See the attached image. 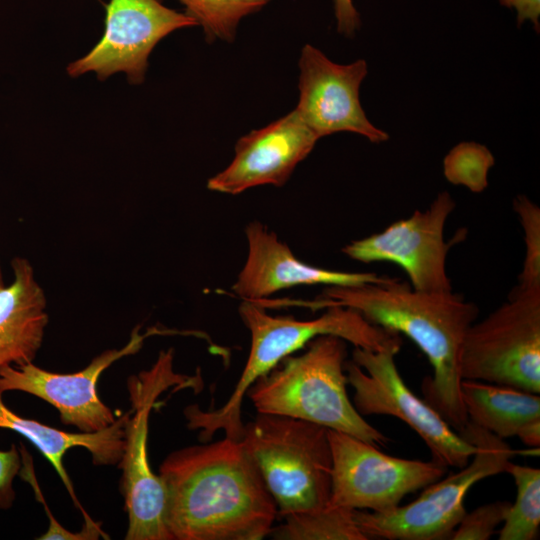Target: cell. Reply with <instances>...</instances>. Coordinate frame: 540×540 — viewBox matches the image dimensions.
Listing matches in <instances>:
<instances>
[{
	"label": "cell",
	"mask_w": 540,
	"mask_h": 540,
	"mask_svg": "<svg viewBox=\"0 0 540 540\" xmlns=\"http://www.w3.org/2000/svg\"><path fill=\"white\" fill-rule=\"evenodd\" d=\"M337 30L344 36H352L360 27V15L352 0H334Z\"/></svg>",
	"instance_id": "83f0119b"
},
{
	"label": "cell",
	"mask_w": 540,
	"mask_h": 540,
	"mask_svg": "<svg viewBox=\"0 0 540 540\" xmlns=\"http://www.w3.org/2000/svg\"><path fill=\"white\" fill-rule=\"evenodd\" d=\"M13 281L0 289V368L33 362L48 324L47 299L31 263L11 261Z\"/></svg>",
	"instance_id": "e0dca14e"
},
{
	"label": "cell",
	"mask_w": 540,
	"mask_h": 540,
	"mask_svg": "<svg viewBox=\"0 0 540 540\" xmlns=\"http://www.w3.org/2000/svg\"><path fill=\"white\" fill-rule=\"evenodd\" d=\"M323 310L317 318L299 320L292 316L270 315L256 302L242 300L238 312L251 338L244 369L232 394L221 407L207 411L197 405L185 408L187 427L198 430L202 441L211 440L220 430L226 437L240 441L244 429L242 402L250 386L316 337L332 335L354 347L372 351L402 344L398 333L369 322L353 309L334 305Z\"/></svg>",
	"instance_id": "3957f363"
},
{
	"label": "cell",
	"mask_w": 540,
	"mask_h": 540,
	"mask_svg": "<svg viewBox=\"0 0 540 540\" xmlns=\"http://www.w3.org/2000/svg\"><path fill=\"white\" fill-rule=\"evenodd\" d=\"M355 510L326 506L281 517L270 535L278 540H367L355 521Z\"/></svg>",
	"instance_id": "ffe728a7"
},
{
	"label": "cell",
	"mask_w": 540,
	"mask_h": 540,
	"mask_svg": "<svg viewBox=\"0 0 540 540\" xmlns=\"http://www.w3.org/2000/svg\"><path fill=\"white\" fill-rule=\"evenodd\" d=\"M462 380L540 393V287L516 285L508 299L468 328Z\"/></svg>",
	"instance_id": "ba28073f"
},
{
	"label": "cell",
	"mask_w": 540,
	"mask_h": 540,
	"mask_svg": "<svg viewBox=\"0 0 540 540\" xmlns=\"http://www.w3.org/2000/svg\"><path fill=\"white\" fill-rule=\"evenodd\" d=\"M332 454L329 504L388 512L403 498L442 478L447 467L434 461L399 458L347 433L328 429Z\"/></svg>",
	"instance_id": "30bf717a"
},
{
	"label": "cell",
	"mask_w": 540,
	"mask_h": 540,
	"mask_svg": "<svg viewBox=\"0 0 540 540\" xmlns=\"http://www.w3.org/2000/svg\"><path fill=\"white\" fill-rule=\"evenodd\" d=\"M21 454L23 459V465L21 472H23V477L28 481L35 492L36 498L39 502L42 503L46 514L49 519V526L45 533H43L38 539L40 540H89V539H98L100 536L107 535L102 531L100 523L94 522L91 518L85 519L84 526L79 532H72L64 528L50 513V510L45 502L44 496L40 490V487L36 481L34 469L32 466V460L27 453L24 447L21 448Z\"/></svg>",
	"instance_id": "484cf974"
},
{
	"label": "cell",
	"mask_w": 540,
	"mask_h": 540,
	"mask_svg": "<svg viewBox=\"0 0 540 540\" xmlns=\"http://www.w3.org/2000/svg\"><path fill=\"white\" fill-rule=\"evenodd\" d=\"M494 162V156L486 146L461 142L445 156L444 176L454 185H463L479 193L488 185V173Z\"/></svg>",
	"instance_id": "603a6c76"
},
{
	"label": "cell",
	"mask_w": 540,
	"mask_h": 540,
	"mask_svg": "<svg viewBox=\"0 0 540 540\" xmlns=\"http://www.w3.org/2000/svg\"><path fill=\"white\" fill-rule=\"evenodd\" d=\"M524 232L525 258L518 284L522 287H540V209L526 196L513 201Z\"/></svg>",
	"instance_id": "cb8c5ba5"
},
{
	"label": "cell",
	"mask_w": 540,
	"mask_h": 540,
	"mask_svg": "<svg viewBox=\"0 0 540 540\" xmlns=\"http://www.w3.org/2000/svg\"><path fill=\"white\" fill-rule=\"evenodd\" d=\"M461 399L468 421L501 439L540 422L539 394L515 387L463 379Z\"/></svg>",
	"instance_id": "d6986e66"
},
{
	"label": "cell",
	"mask_w": 540,
	"mask_h": 540,
	"mask_svg": "<svg viewBox=\"0 0 540 540\" xmlns=\"http://www.w3.org/2000/svg\"><path fill=\"white\" fill-rule=\"evenodd\" d=\"M319 139L293 109L240 137L232 161L208 180L207 188L237 195L261 185L283 186Z\"/></svg>",
	"instance_id": "9a60e30c"
},
{
	"label": "cell",
	"mask_w": 540,
	"mask_h": 540,
	"mask_svg": "<svg viewBox=\"0 0 540 540\" xmlns=\"http://www.w3.org/2000/svg\"><path fill=\"white\" fill-rule=\"evenodd\" d=\"M2 395L3 393L0 392V428L22 435L41 452L57 472L76 507L81 510L84 518H88L89 515L80 505L64 467L65 453L70 449L81 447L91 454L95 465H118L124 451L130 412L127 411L118 416L112 425L103 430L92 433L80 431L71 433L13 412L5 405Z\"/></svg>",
	"instance_id": "ac0fdd59"
},
{
	"label": "cell",
	"mask_w": 540,
	"mask_h": 540,
	"mask_svg": "<svg viewBox=\"0 0 540 540\" xmlns=\"http://www.w3.org/2000/svg\"><path fill=\"white\" fill-rule=\"evenodd\" d=\"M475 446L459 471L425 487L412 502L385 512L355 510V521L367 539H451L466 513L464 500L477 482L502 472L516 451L494 434L468 421L459 433Z\"/></svg>",
	"instance_id": "8992f818"
},
{
	"label": "cell",
	"mask_w": 540,
	"mask_h": 540,
	"mask_svg": "<svg viewBox=\"0 0 540 540\" xmlns=\"http://www.w3.org/2000/svg\"><path fill=\"white\" fill-rule=\"evenodd\" d=\"M194 26L193 18L160 0H110L102 38L86 55L71 62L67 73L79 77L94 72L104 80L123 72L130 84H141L158 42L176 30Z\"/></svg>",
	"instance_id": "8fae6325"
},
{
	"label": "cell",
	"mask_w": 540,
	"mask_h": 540,
	"mask_svg": "<svg viewBox=\"0 0 540 540\" xmlns=\"http://www.w3.org/2000/svg\"><path fill=\"white\" fill-rule=\"evenodd\" d=\"M197 382H201L199 376L175 372L172 348L160 351L149 369L128 378L131 409L117 465L122 471L121 492L128 516L126 540H172L165 524L164 486L149 461V418L163 392L173 386H197Z\"/></svg>",
	"instance_id": "52a82bcc"
},
{
	"label": "cell",
	"mask_w": 540,
	"mask_h": 540,
	"mask_svg": "<svg viewBox=\"0 0 540 540\" xmlns=\"http://www.w3.org/2000/svg\"><path fill=\"white\" fill-rule=\"evenodd\" d=\"M455 206L451 195L443 191L426 210H417L381 232L354 240L342 252L362 263L389 262L400 266L416 290L451 291L446 269L450 244L444 240V227Z\"/></svg>",
	"instance_id": "7c38bea8"
},
{
	"label": "cell",
	"mask_w": 540,
	"mask_h": 540,
	"mask_svg": "<svg viewBox=\"0 0 540 540\" xmlns=\"http://www.w3.org/2000/svg\"><path fill=\"white\" fill-rule=\"evenodd\" d=\"M505 472L513 477L517 495L506 513L498 539L534 540L540 525V470L510 461Z\"/></svg>",
	"instance_id": "44dd1931"
},
{
	"label": "cell",
	"mask_w": 540,
	"mask_h": 540,
	"mask_svg": "<svg viewBox=\"0 0 540 540\" xmlns=\"http://www.w3.org/2000/svg\"><path fill=\"white\" fill-rule=\"evenodd\" d=\"M279 305L313 311L343 306L375 325L407 336L432 367V376L422 384L424 399L456 432L464 430L468 418L461 399L460 359L465 334L479 309L463 295L452 290L420 291L390 277L380 283L326 286L315 300L279 299Z\"/></svg>",
	"instance_id": "7a4b0ae2"
},
{
	"label": "cell",
	"mask_w": 540,
	"mask_h": 540,
	"mask_svg": "<svg viewBox=\"0 0 540 540\" xmlns=\"http://www.w3.org/2000/svg\"><path fill=\"white\" fill-rule=\"evenodd\" d=\"M298 65L299 100L294 110L319 138L352 132L372 143L388 140V134L368 120L360 102V86L368 73L365 60L338 64L306 44Z\"/></svg>",
	"instance_id": "5bb4252c"
},
{
	"label": "cell",
	"mask_w": 540,
	"mask_h": 540,
	"mask_svg": "<svg viewBox=\"0 0 540 540\" xmlns=\"http://www.w3.org/2000/svg\"><path fill=\"white\" fill-rule=\"evenodd\" d=\"M502 6L515 9L517 13V25L520 26L526 20H530L537 32L540 23V0H498Z\"/></svg>",
	"instance_id": "f1b7e54d"
},
{
	"label": "cell",
	"mask_w": 540,
	"mask_h": 540,
	"mask_svg": "<svg viewBox=\"0 0 540 540\" xmlns=\"http://www.w3.org/2000/svg\"><path fill=\"white\" fill-rule=\"evenodd\" d=\"M209 42H233L240 22L272 0H178Z\"/></svg>",
	"instance_id": "7402d4cb"
},
{
	"label": "cell",
	"mask_w": 540,
	"mask_h": 540,
	"mask_svg": "<svg viewBox=\"0 0 540 540\" xmlns=\"http://www.w3.org/2000/svg\"><path fill=\"white\" fill-rule=\"evenodd\" d=\"M240 441L273 497L279 518L328 504L332 454L327 428L257 412L244 424Z\"/></svg>",
	"instance_id": "5b68a950"
},
{
	"label": "cell",
	"mask_w": 540,
	"mask_h": 540,
	"mask_svg": "<svg viewBox=\"0 0 540 540\" xmlns=\"http://www.w3.org/2000/svg\"><path fill=\"white\" fill-rule=\"evenodd\" d=\"M400 348L401 344L378 351L354 347L352 360L345 362L354 407L363 417L384 415L401 420L425 442L432 460L446 467H464L475 446L406 385L395 363Z\"/></svg>",
	"instance_id": "9c48e42d"
},
{
	"label": "cell",
	"mask_w": 540,
	"mask_h": 540,
	"mask_svg": "<svg viewBox=\"0 0 540 540\" xmlns=\"http://www.w3.org/2000/svg\"><path fill=\"white\" fill-rule=\"evenodd\" d=\"M159 329L140 332L136 326L129 341L120 349H109L94 357L83 369L73 373L47 371L33 362L0 368V392L20 391L52 405L64 425L92 433L112 425L117 415L97 393L101 374L117 360L138 352L144 340Z\"/></svg>",
	"instance_id": "4fadbf2b"
},
{
	"label": "cell",
	"mask_w": 540,
	"mask_h": 540,
	"mask_svg": "<svg viewBox=\"0 0 540 540\" xmlns=\"http://www.w3.org/2000/svg\"><path fill=\"white\" fill-rule=\"evenodd\" d=\"M245 235L247 258L231 288L242 300L266 299L278 291L296 286H356L380 283L390 278L370 272L334 271L306 264L259 221L248 223Z\"/></svg>",
	"instance_id": "2e32d148"
},
{
	"label": "cell",
	"mask_w": 540,
	"mask_h": 540,
	"mask_svg": "<svg viewBox=\"0 0 540 540\" xmlns=\"http://www.w3.org/2000/svg\"><path fill=\"white\" fill-rule=\"evenodd\" d=\"M23 465L21 450L12 444L7 450H0V510L10 509L15 501L14 480Z\"/></svg>",
	"instance_id": "4316f807"
},
{
	"label": "cell",
	"mask_w": 540,
	"mask_h": 540,
	"mask_svg": "<svg viewBox=\"0 0 540 540\" xmlns=\"http://www.w3.org/2000/svg\"><path fill=\"white\" fill-rule=\"evenodd\" d=\"M5 286V283H4V280H3V275H2V271H1V267H0V289L2 287Z\"/></svg>",
	"instance_id": "f546056e"
},
{
	"label": "cell",
	"mask_w": 540,
	"mask_h": 540,
	"mask_svg": "<svg viewBox=\"0 0 540 540\" xmlns=\"http://www.w3.org/2000/svg\"><path fill=\"white\" fill-rule=\"evenodd\" d=\"M346 341L322 335L258 378L246 396L259 413L301 419L376 446L390 439L369 424L347 393Z\"/></svg>",
	"instance_id": "277c9868"
},
{
	"label": "cell",
	"mask_w": 540,
	"mask_h": 540,
	"mask_svg": "<svg viewBox=\"0 0 540 540\" xmlns=\"http://www.w3.org/2000/svg\"><path fill=\"white\" fill-rule=\"evenodd\" d=\"M172 540H261L276 503L241 441L221 440L170 453L159 467Z\"/></svg>",
	"instance_id": "6da1fadb"
},
{
	"label": "cell",
	"mask_w": 540,
	"mask_h": 540,
	"mask_svg": "<svg viewBox=\"0 0 540 540\" xmlns=\"http://www.w3.org/2000/svg\"><path fill=\"white\" fill-rule=\"evenodd\" d=\"M511 503L495 501L484 504L469 513H465L456 527L453 540H488L503 523Z\"/></svg>",
	"instance_id": "d4e9b609"
}]
</instances>
